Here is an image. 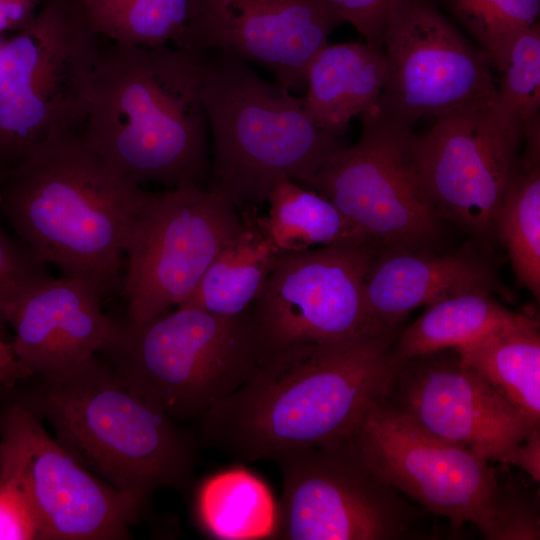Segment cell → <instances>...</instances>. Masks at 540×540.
<instances>
[{"mask_svg":"<svg viewBox=\"0 0 540 540\" xmlns=\"http://www.w3.org/2000/svg\"><path fill=\"white\" fill-rule=\"evenodd\" d=\"M394 330L309 344L261 362L200 419L202 443L241 462L348 437L387 401L403 361Z\"/></svg>","mask_w":540,"mask_h":540,"instance_id":"6da1fadb","label":"cell"},{"mask_svg":"<svg viewBox=\"0 0 540 540\" xmlns=\"http://www.w3.org/2000/svg\"><path fill=\"white\" fill-rule=\"evenodd\" d=\"M205 51L102 45L79 132L83 142L137 185L209 188Z\"/></svg>","mask_w":540,"mask_h":540,"instance_id":"7a4b0ae2","label":"cell"},{"mask_svg":"<svg viewBox=\"0 0 540 540\" xmlns=\"http://www.w3.org/2000/svg\"><path fill=\"white\" fill-rule=\"evenodd\" d=\"M146 194L79 132L39 144L0 173V214L14 234L103 299L122 292L124 249Z\"/></svg>","mask_w":540,"mask_h":540,"instance_id":"3957f363","label":"cell"},{"mask_svg":"<svg viewBox=\"0 0 540 540\" xmlns=\"http://www.w3.org/2000/svg\"><path fill=\"white\" fill-rule=\"evenodd\" d=\"M32 378L38 385L19 399L115 490L144 506L159 488H188L197 464L195 440L127 386L100 354Z\"/></svg>","mask_w":540,"mask_h":540,"instance_id":"277c9868","label":"cell"},{"mask_svg":"<svg viewBox=\"0 0 540 540\" xmlns=\"http://www.w3.org/2000/svg\"><path fill=\"white\" fill-rule=\"evenodd\" d=\"M202 101L213 144L209 188L240 215L259 212L284 179L305 186L344 147L313 123L302 98L216 50L205 51Z\"/></svg>","mask_w":540,"mask_h":540,"instance_id":"5b68a950","label":"cell"},{"mask_svg":"<svg viewBox=\"0 0 540 540\" xmlns=\"http://www.w3.org/2000/svg\"><path fill=\"white\" fill-rule=\"evenodd\" d=\"M100 354L127 386L176 421L199 420L260 364L247 312L227 317L190 306L142 323L118 322Z\"/></svg>","mask_w":540,"mask_h":540,"instance_id":"8992f818","label":"cell"},{"mask_svg":"<svg viewBox=\"0 0 540 540\" xmlns=\"http://www.w3.org/2000/svg\"><path fill=\"white\" fill-rule=\"evenodd\" d=\"M101 39L82 0H44L0 44V173L39 144L80 132Z\"/></svg>","mask_w":540,"mask_h":540,"instance_id":"52a82bcc","label":"cell"},{"mask_svg":"<svg viewBox=\"0 0 540 540\" xmlns=\"http://www.w3.org/2000/svg\"><path fill=\"white\" fill-rule=\"evenodd\" d=\"M242 216L211 188L147 191L124 249L126 320L142 323L181 306Z\"/></svg>","mask_w":540,"mask_h":540,"instance_id":"ba28073f","label":"cell"},{"mask_svg":"<svg viewBox=\"0 0 540 540\" xmlns=\"http://www.w3.org/2000/svg\"><path fill=\"white\" fill-rule=\"evenodd\" d=\"M358 142L339 149L304 187L329 199L376 248L423 249L439 216L413 154L412 127L372 106Z\"/></svg>","mask_w":540,"mask_h":540,"instance_id":"9c48e42d","label":"cell"},{"mask_svg":"<svg viewBox=\"0 0 540 540\" xmlns=\"http://www.w3.org/2000/svg\"><path fill=\"white\" fill-rule=\"evenodd\" d=\"M282 494L272 538L395 540L411 513L398 491L362 459L347 437L285 452L274 460Z\"/></svg>","mask_w":540,"mask_h":540,"instance_id":"30bf717a","label":"cell"},{"mask_svg":"<svg viewBox=\"0 0 540 540\" xmlns=\"http://www.w3.org/2000/svg\"><path fill=\"white\" fill-rule=\"evenodd\" d=\"M375 249L342 243L281 252L247 311L260 363L300 346L386 330L372 324L364 299Z\"/></svg>","mask_w":540,"mask_h":540,"instance_id":"8fae6325","label":"cell"},{"mask_svg":"<svg viewBox=\"0 0 540 540\" xmlns=\"http://www.w3.org/2000/svg\"><path fill=\"white\" fill-rule=\"evenodd\" d=\"M0 470L27 496L44 540H119L143 507L86 469L19 398L1 404Z\"/></svg>","mask_w":540,"mask_h":540,"instance_id":"7c38bea8","label":"cell"},{"mask_svg":"<svg viewBox=\"0 0 540 540\" xmlns=\"http://www.w3.org/2000/svg\"><path fill=\"white\" fill-rule=\"evenodd\" d=\"M524 133L497 98L433 119L413 134V154L438 216L481 237L521 164Z\"/></svg>","mask_w":540,"mask_h":540,"instance_id":"4fadbf2b","label":"cell"},{"mask_svg":"<svg viewBox=\"0 0 540 540\" xmlns=\"http://www.w3.org/2000/svg\"><path fill=\"white\" fill-rule=\"evenodd\" d=\"M386 76L379 112L412 127L497 98L492 66L428 0H406L381 41Z\"/></svg>","mask_w":540,"mask_h":540,"instance_id":"5bb4252c","label":"cell"},{"mask_svg":"<svg viewBox=\"0 0 540 540\" xmlns=\"http://www.w3.org/2000/svg\"><path fill=\"white\" fill-rule=\"evenodd\" d=\"M347 438L382 480L455 527H478L499 487L488 460L430 433L387 401L367 410Z\"/></svg>","mask_w":540,"mask_h":540,"instance_id":"9a60e30c","label":"cell"},{"mask_svg":"<svg viewBox=\"0 0 540 540\" xmlns=\"http://www.w3.org/2000/svg\"><path fill=\"white\" fill-rule=\"evenodd\" d=\"M398 408L430 433L508 464L535 422L472 371L433 354L403 362Z\"/></svg>","mask_w":540,"mask_h":540,"instance_id":"2e32d148","label":"cell"},{"mask_svg":"<svg viewBox=\"0 0 540 540\" xmlns=\"http://www.w3.org/2000/svg\"><path fill=\"white\" fill-rule=\"evenodd\" d=\"M336 24L325 0H202L200 46L256 63L300 91Z\"/></svg>","mask_w":540,"mask_h":540,"instance_id":"e0dca14e","label":"cell"},{"mask_svg":"<svg viewBox=\"0 0 540 540\" xmlns=\"http://www.w3.org/2000/svg\"><path fill=\"white\" fill-rule=\"evenodd\" d=\"M103 298L87 282L53 277L9 309L12 349L32 376L57 372L100 354L112 341L118 321L102 309Z\"/></svg>","mask_w":540,"mask_h":540,"instance_id":"ac0fdd59","label":"cell"},{"mask_svg":"<svg viewBox=\"0 0 540 540\" xmlns=\"http://www.w3.org/2000/svg\"><path fill=\"white\" fill-rule=\"evenodd\" d=\"M493 286L488 268L466 254L376 248L365 277L364 299L375 327L395 329L418 307L468 290H491Z\"/></svg>","mask_w":540,"mask_h":540,"instance_id":"d6986e66","label":"cell"},{"mask_svg":"<svg viewBox=\"0 0 540 540\" xmlns=\"http://www.w3.org/2000/svg\"><path fill=\"white\" fill-rule=\"evenodd\" d=\"M385 76L382 49L366 42L328 43L308 67L304 109L318 128L339 137L376 104Z\"/></svg>","mask_w":540,"mask_h":540,"instance_id":"ffe728a7","label":"cell"},{"mask_svg":"<svg viewBox=\"0 0 540 540\" xmlns=\"http://www.w3.org/2000/svg\"><path fill=\"white\" fill-rule=\"evenodd\" d=\"M472 371L529 418L540 422L539 321L525 315L453 349Z\"/></svg>","mask_w":540,"mask_h":540,"instance_id":"44dd1931","label":"cell"},{"mask_svg":"<svg viewBox=\"0 0 540 540\" xmlns=\"http://www.w3.org/2000/svg\"><path fill=\"white\" fill-rule=\"evenodd\" d=\"M258 214L241 215L240 229L219 251L181 306L227 317L248 311L281 254L260 225Z\"/></svg>","mask_w":540,"mask_h":540,"instance_id":"7402d4cb","label":"cell"},{"mask_svg":"<svg viewBox=\"0 0 540 540\" xmlns=\"http://www.w3.org/2000/svg\"><path fill=\"white\" fill-rule=\"evenodd\" d=\"M85 7L108 41L204 51L199 32L202 0H101Z\"/></svg>","mask_w":540,"mask_h":540,"instance_id":"603a6c76","label":"cell"},{"mask_svg":"<svg viewBox=\"0 0 540 540\" xmlns=\"http://www.w3.org/2000/svg\"><path fill=\"white\" fill-rule=\"evenodd\" d=\"M267 203L269 211L259 213L258 221L281 252L342 243L371 244L329 199L293 180L277 183Z\"/></svg>","mask_w":540,"mask_h":540,"instance_id":"cb8c5ba5","label":"cell"},{"mask_svg":"<svg viewBox=\"0 0 540 540\" xmlns=\"http://www.w3.org/2000/svg\"><path fill=\"white\" fill-rule=\"evenodd\" d=\"M524 316L497 303L488 289L464 291L428 306L401 334L396 353L404 362L453 350Z\"/></svg>","mask_w":540,"mask_h":540,"instance_id":"d4e9b609","label":"cell"},{"mask_svg":"<svg viewBox=\"0 0 540 540\" xmlns=\"http://www.w3.org/2000/svg\"><path fill=\"white\" fill-rule=\"evenodd\" d=\"M195 505L199 523L213 538L248 540L274 534L277 505L266 484L245 469L207 478L197 490Z\"/></svg>","mask_w":540,"mask_h":540,"instance_id":"484cf974","label":"cell"},{"mask_svg":"<svg viewBox=\"0 0 540 540\" xmlns=\"http://www.w3.org/2000/svg\"><path fill=\"white\" fill-rule=\"evenodd\" d=\"M494 234L519 283L540 296V156L521 155L520 167L497 210Z\"/></svg>","mask_w":540,"mask_h":540,"instance_id":"4316f807","label":"cell"},{"mask_svg":"<svg viewBox=\"0 0 540 540\" xmlns=\"http://www.w3.org/2000/svg\"><path fill=\"white\" fill-rule=\"evenodd\" d=\"M459 22L501 71L514 39L538 23L540 0H449Z\"/></svg>","mask_w":540,"mask_h":540,"instance_id":"83f0119b","label":"cell"},{"mask_svg":"<svg viewBox=\"0 0 540 540\" xmlns=\"http://www.w3.org/2000/svg\"><path fill=\"white\" fill-rule=\"evenodd\" d=\"M497 86V101L523 128L540 123V25L512 42Z\"/></svg>","mask_w":540,"mask_h":540,"instance_id":"f1b7e54d","label":"cell"},{"mask_svg":"<svg viewBox=\"0 0 540 540\" xmlns=\"http://www.w3.org/2000/svg\"><path fill=\"white\" fill-rule=\"evenodd\" d=\"M51 278L47 264L0 220V326L16 301Z\"/></svg>","mask_w":540,"mask_h":540,"instance_id":"f546056e","label":"cell"},{"mask_svg":"<svg viewBox=\"0 0 540 540\" xmlns=\"http://www.w3.org/2000/svg\"><path fill=\"white\" fill-rule=\"evenodd\" d=\"M488 540H538L540 519L536 505L512 487H498L490 508L477 527Z\"/></svg>","mask_w":540,"mask_h":540,"instance_id":"4dcf8cb0","label":"cell"},{"mask_svg":"<svg viewBox=\"0 0 540 540\" xmlns=\"http://www.w3.org/2000/svg\"><path fill=\"white\" fill-rule=\"evenodd\" d=\"M406 0H325L337 22L351 24L366 43L382 49L385 28Z\"/></svg>","mask_w":540,"mask_h":540,"instance_id":"1f68e13d","label":"cell"},{"mask_svg":"<svg viewBox=\"0 0 540 540\" xmlns=\"http://www.w3.org/2000/svg\"><path fill=\"white\" fill-rule=\"evenodd\" d=\"M41 539L31 504L7 473L0 470V540Z\"/></svg>","mask_w":540,"mask_h":540,"instance_id":"d6a6232c","label":"cell"},{"mask_svg":"<svg viewBox=\"0 0 540 540\" xmlns=\"http://www.w3.org/2000/svg\"><path fill=\"white\" fill-rule=\"evenodd\" d=\"M44 0L0 1V34L8 31L19 32L34 20Z\"/></svg>","mask_w":540,"mask_h":540,"instance_id":"836d02e7","label":"cell"},{"mask_svg":"<svg viewBox=\"0 0 540 540\" xmlns=\"http://www.w3.org/2000/svg\"><path fill=\"white\" fill-rule=\"evenodd\" d=\"M508 464L521 468L534 481H540V425L535 426L515 448Z\"/></svg>","mask_w":540,"mask_h":540,"instance_id":"e575fe53","label":"cell"},{"mask_svg":"<svg viewBox=\"0 0 540 540\" xmlns=\"http://www.w3.org/2000/svg\"><path fill=\"white\" fill-rule=\"evenodd\" d=\"M31 378V374L15 356L11 341L8 342L0 330V391L10 393L22 382Z\"/></svg>","mask_w":540,"mask_h":540,"instance_id":"d590c367","label":"cell"},{"mask_svg":"<svg viewBox=\"0 0 540 540\" xmlns=\"http://www.w3.org/2000/svg\"><path fill=\"white\" fill-rule=\"evenodd\" d=\"M101 0H82L85 6H92Z\"/></svg>","mask_w":540,"mask_h":540,"instance_id":"8d00e7d4","label":"cell"},{"mask_svg":"<svg viewBox=\"0 0 540 540\" xmlns=\"http://www.w3.org/2000/svg\"><path fill=\"white\" fill-rule=\"evenodd\" d=\"M9 394L3 392V391H0V404L2 402H4L7 398H8Z\"/></svg>","mask_w":540,"mask_h":540,"instance_id":"74e56055","label":"cell"},{"mask_svg":"<svg viewBox=\"0 0 540 540\" xmlns=\"http://www.w3.org/2000/svg\"><path fill=\"white\" fill-rule=\"evenodd\" d=\"M0 1H8V0H0Z\"/></svg>","mask_w":540,"mask_h":540,"instance_id":"f35d334b","label":"cell"},{"mask_svg":"<svg viewBox=\"0 0 540 540\" xmlns=\"http://www.w3.org/2000/svg\"><path fill=\"white\" fill-rule=\"evenodd\" d=\"M2 403H3V402H2ZM2 403H1V404H2ZM1 404H0V405H1Z\"/></svg>","mask_w":540,"mask_h":540,"instance_id":"ab89813d","label":"cell"}]
</instances>
